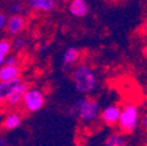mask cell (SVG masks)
I'll return each instance as SVG.
<instances>
[{
	"label": "cell",
	"instance_id": "cb8c5ba5",
	"mask_svg": "<svg viewBox=\"0 0 147 146\" xmlns=\"http://www.w3.org/2000/svg\"><path fill=\"white\" fill-rule=\"evenodd\" d=\"M142 53H144L145 59L147 60V45H145V47H144V49H142Z\"/></svg>",
	"mask_w": 147,
	"mask_h": 146
},
{
	"label": "cell",
	"instance_id": "ffe728a7",
	"mask_svg": "<svg viewBox=\"0 0 147 146\" xmlns=\"http://www.w3.org/2000/svg\"><path fill=\"white\" fill-rule=\"evenodd\" d=\"M140 124H141V127L144 129V131L147 132V109L144 111V114L140 117Z\"/></svg>",
	"mask_w": 147,
	"mask_h": 146
},
{
	"label": "cell",
	"instance_id": "44dd1931",
	"mask_svg": "<svg viewBox=\"0 0 147 146\" xmlns=\"http://www.w3.org/2000/svg\"><path fill=\"white\" fill-rule=\"evenodd\" d=\"M141 30H142L145 34H147V18L145 19V21L142 22V26H141Z\"/></svg>",
	"mask_w": 147,
	"mask_h": 146
},
{
	"label": "cell",
	"instance_id": "5bb4252c",
	"mask_svg": "<svg viewBox=\"0 0 147 146\" xmlns=\"http://www.w3.org/2000/svg\"><path fill=\"white\" fill-rule=\"evenodd\" d=\"M126 144V138L121 133H111L105 140L106 146H124Z\"/></svg>",
	"mask_w": 147,
	"mask_h": 146
},
{
	"label": "cell",
	"instance_id": "9c48e42d",
	"mask_svg": "<svg viewBox=\"0 0 147 146\" xmlns=\"http://www.w3.org/2000/svg\"><path fill=\"white\" fill-rule=\"evenodd\" d=\"M68 11L75 18H84L89 14V5L85 0H70Z\"/></svg>",
	"mask_w": 147,
	"mask_h": 146
},
{
	"label": "cell",
	"instance_id": "9a60e30c",
	"mask_svg": "<svg viewBox=\"0 0 147 146\" xmlns=\"http://www.w3.org/2000/svg\"><path fill=\"white\" fill-rule=\"evenodd\" d=\"M24 4L20 3L19 0L18 1H13V3H9V12L12 14H21L24 12Z\"/></svg>",
	"mask_w": 147,
	"mask_h": 146
},
{
	"label": "cell",
	"instance_id": "d6986e66",
	"mask_svg": "<svg viewBox=\"0 0 147 146\" xmlns=\"http://www.w3.org/2000/svg\"><path fill=\"white\" fill-rule=\"evenodd\" d=\"M7 21H8L7 15L5 13H3V12H0V32H3L4 29H6Z\"/></svg>",
	"mask_w": 147,
	"mask_h": 146
},
{
	"label": "cell",
	"instance_id": "7a4b0ae2",
	"mask_svg": "<svg viewBox=\"0 0 147 146\" xmlns=\"http://www.w3.org/2000/svg\"><path fill=\"white\" fill-rule=\"evenodd\" d=\"M70 114L77 116L83 123H92L100 115V106L97 99L81 97L70 107Z\"/></svg>",
	"mask_w": 147,
	"mask_h": 146
},
{
	"label": "cell",
	"instance_id": "2e32d148",
	"mask_svg": "<svg viewBox=\"0 0 147 146\" xmlns=\"http://www.w3.org/2000/svg\"><path fill=\"white\" fill-rule=\"evenodd\" d=\"M12 50V43L8 40H0V54L7 56Z\"/></svg>",
	"mask_w": 147,
	"mask_h": 146
},
{
	"label": "cell",
	"instance_id": "e0dca14e",
	"mask_svg": "<svg viewBox=\"0 0 147 146\" xmlns=\"http://www.w3.org/2000/svg\"><path fill=\"white\" fill-rule=\"evenodd\" d=\"M5 64H8V66H19V60L15 55H8L6 56L5 59Z\"/></svg>",
	"mask_w": 147,
	"mask_h": 146
},
{
	"label": "cell",
	"instance_id": "484cf974",
	"mask_svg": "<svg viewBox=\"0 0 147 146\" xmlns=\"http://www.w3.org/2000/svg\"><path fill=\"white\" fill-rule=\"evenodd\" d=\"M0 103H1V98H0Z\"/></svg>",
	"mask_w": 147,
	"mask_h": 146
},
{
	"label": "cell",
	"instance_id": "8992f818",
	"mask_svg": "<svg viewBox=\"0 0 147 146\" xmlns=\"http://www.w3.org/2000/svg\"><path fill=\"white\" fill-rule=\"evenodd\" d=\"M25 26H26V20L21 14H12L8 18L6 29L9 35L16 36L25 29Z\"/></svg>",
	"mask_w": 147,
	"mask_h": 146
},
{
	"label": "cell",
	"instance_id": "3957f363",
	"mask_svg": "<svg viewBox=\"0 0 147 146\" xmlns=\"http://www.w3.org/2000/svg\"><path fill=\"white\" fill-rule=\"evenodd\" d=\"M140 110L136 104L126 103L120 111L118 127L123 133H132L140 123Z\"/></svg>",
	"mask_w": 147,
	"mask_h": 146
},
{
	"label": "cell",
	"instance_id": "8fae6325",
	"mask_svg": "<svg viewBox=\"0 0 147 146\" xmlns=\"http://www.w3.org/2000/svg\"><path fill=\"white\" fill-rule=\"evenodd\" d=\"M21 82V78H15L11 81H0V98L1 101H6L11 93L15 89V87Z\"/></svg>",
	"mask_w": 147,
	"mask_h": 146
},
{
	"label": "cell",
	"instance_id": "30bf717a",
	"mask_svg": "<svg viewBox=\"0 0 147 146\" xmlns=\"http://www.w3.org/2000/svg\"><path fill=\"white\" fill-rule=\"evenodd\" d=\"M21 70L19 66H8L4 64L0 67V81H11L19 78Z\"/></svg>",
	"mask_w": 147,
	"mask_h": 146
},
{
	"label": "cell",
	"instance_id": "ac0fdd59",
	"mask_svg": "<svg viewBox=\"0 0 147 146\" xmlns=\"http://www.w3.org/2000/svg\"><path fill=\"white\" fill-rule=\"evenodd\" d=\"M25 46H26V40L22 38V36H18L16 35V38L14 40V47L16 49H22Z\"/></svg>",
	"mask_w": 147,
	"mask_h": 146
},
{
	"label": "cell",
	"instance_id": "277c9868",
	"mask_svg": "<svg viewBox=\"0 0 147 146\" xmlns=\"http://www.w3.org/2000/svg\"><path fill=\"white\" fill-rule=\"evenodd\" d=\"M45 103H46V98L43 93L36 88H28L22 99L24 107L28 112H36L41 110Z\"/></svg>",
	"mask_w": 147,
	"mask_h": 146
},
{
	"label": "cell",
	"instance_id": "52a82bcc",
	"mask_svg": "<svg viewBox=\"0 0 147 146\" xmlns=\"http://www.w3.org/2000/svg\"><path fill=\"white\" fill-rule=\"evenodd\" d=\"M28 88H29V85L26 82L21 81L19 84L15 87V89L11 93V95L7 97L6 103L8 105H11V106H16V105H19L20 103H22L24 96L26 94V91L28 90Z\"/></svg>",
	"mask_w": 147,
	"mask_h": 146
},
{
	"label": "cell",
	"instance_id": "603a6c76",
	"mask_svg": "<svg viewBox=\"0 0 147 146\" xmlns=\"http://www.w3.org/2000/svg\"><path fill=\"white\" fill-rule=\"evenodd\" d=\"M4 145H7V141H6V139H5V138L0 137V146H4Z\"/></svg>",
	"mask_w": 147,
	"mask_h": 146
},
{
	"label": "cell",
	"instance_id": "7c38bea8",
	"mask_svg": "<svg viewBox=\"0 0 147 146\" xmlns=\"http://www.w3.org/2000/svg\"><path fill=\"white\" fill-rule=\"evenodd\" d=\"M78 59H80V50L77 48H75V47H70L63 54L62 64H63V67L74 66L78 61Z\"/></svg>",
	"mask_w": 147,
	"mask_h": 146
},
{
	"label": "cell",
	"instance_id": "ba28073f",
	"mask_svg": "<svg viewBox=\"0 0 147 146\" xmlns=\"http://www.w3.org/2000/svg\"><path fill=\"white\" fill-rule=\"evenodd\" d=\"M26 3L32 11L41 12V13L51 12L56 7V1L55 0H26Z\"/></svg>",
	"mask_w": 147,
	"mask_h": 146
},
{
	"label": "cell",
	"instance_id": "d4e9b609",
	"mask_svg": "<svg viewBox=\"0 0 147 146\" xmlns=\"http://www.w3.org/2000/svg\"><path fill=\"white\" fill-rule=\"evenodd\" d=\"M5 1H7V3H13V1H18V0H5Z\"/></svg>",
	"mask_w": 147,
	"mask_h": 146
},
{
	"label": "cell",
	"instance_id": "5b68a950",
	"mask_svg": "<svg viewBox=\"0 0 147 146\" xmlns=\"http://www.w3.org/2000/svg\"><path fill=\"white\" fill-rule=\"evenodd\" d=\"M121 107L117 104H111L104 107L100 111V119L102 122L107 126H115L118 124L119 117H120Z\"/></svg>",
	"mask_w": 147,
	"mask_h": 146
},
{
	"label": "cell",
	"instance_id": "7402d4cb",
	"mask_svg": "<svg viewBox=\"0 0 147 146\" xmlns=\"http://www.w3.org/2000/svg\"><path fill=\"white\" fill-rule=\"evenodd\" d=\"M5 59H6V56L3 55V54H0V67L5 64Z\"/></svg>",
	"mask_w": 147,
	"mask_h": 146
},
{
	"label": "cell",
	"instance_id": "6da1fadb",
	"mask_svg": "<svg viewBox=\"0 0 147 146\" xmlns=\"http://www.w3.org/2000/svg\"><path fill=\"white\" fill-rule=\"evenodd\" d=\"M75 88L82 95L91 94L97 87V76L95 70L88 64H78L72 71Z\"/></svg>",
	"mask_w": 147,
	"mask_h": 146
},
{
	"label": "cell",
	"instance_id": "4fadbf2b",
	"mask_svg": "<svg viewBox=\"0 0 147 146\" xmlns=\"http://www.w3.org/2000/svg\"><path fill=\"white\" fill-rule=\"evenodd\" d=\"M21 124V116L16 112H13V114H9L5 120H4V127L6 130L11 131V130H14L16 127H19Z\"/></svg>",
	"mask_w": 147,
	"mask_h": 146
}]
</instances>
